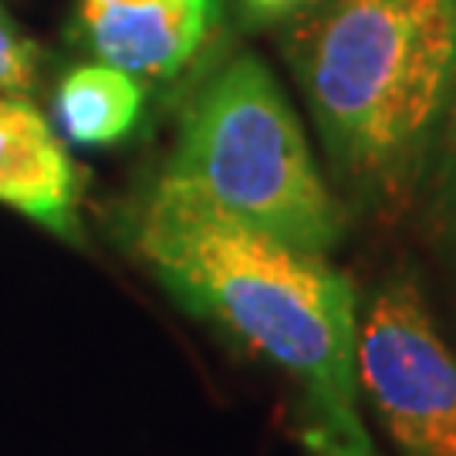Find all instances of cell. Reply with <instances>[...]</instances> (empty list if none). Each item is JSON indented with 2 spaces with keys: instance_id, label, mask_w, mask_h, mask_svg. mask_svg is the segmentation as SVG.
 Returning <instances> with one entry per match:
<instances>
[{
  "instance_id": "10",
  "label": "cell",
  "mask_w": 456,
  "mask_h": 456,
  "mask_svg": "<svg viewBox=\"0 0 456 456\" xmlns=\"http://www.w3.org/2000/svg\"><path fill=\"white\" fill-rule=\"evenodd\" d=\"M37 75V48L0 11V92H28Z\"/></svg>"
},
{
  "instance_id": "5",
  "label": "cell",
  "mask_w": 456,
  "mask_h": 456,
  "mask_svg": "<svg viewBox=\"0 0 456 456\" xmlns=\"http://www.w3.org/2000/svg\"><path fill=\"white\" fill-rule=\"evenodd\" d=\"M213 0H82V28L105 65L169 78L193 58Z\"/></svg>"
},
{
  "instance_id": "6",
  "label": "cell",
  "mask_w": 456,
  "mask_h": 456,
  "mask_svg": "<svg viewBox=\"0 0 456 456\" xmlns=\"http://www.w3.org/2000/svg\"><path fill=\"white\" fill-rule=\"evenodd\" d=\"M0 203L78 240V169L48 118L24 98H0Z\"/></svg>"
},
{
  "instance_id": "4",
  "label": "cell",
  "mask_w": 456,
  "mask_h": 456,
  "mask_svg": "<svg viewBox=\"0 0 456 456\" xmlns=\"http://www.w3.org/2000/svg\"><path fill=\"white\" fill-rule=\"evenodd\" d=\"M359 382L406 456H456V355L419 288L395 277L359 322Z\"/></svg>"
},
{
  "instance_id": "3",
  "label": "cell",
  "mask_w": 456,
  "mask_h": 456,
  "mask_svg": "<svg viewBox=\"0 0 456 456\" xmlns=\"http://www.w3.org/2000/svg\"><path fill=\"white\" fill-rule=\"evenodd\" d=\"M159 180L314 254L342 237V207L281 85L254 54L233 58L200 92Z\"/></svg>"
},
{
  "instance_id": "1",
  "label": "cell",
  "mask_w": 456,
  "mask_h": 456,
  "mask_svg": "<svg viewBox=\"0 0 456 456\" xmlns=\"http://www.w3.org/2000/svg\"><path fill=\"white\" fill-rule=\"evenodd\" d=\"M129 240L180 305L294 375L308 403L355 406V291L325 254L250 227L166 180L132 213Z\"/></svg>"
},
{
  "instance_id": "8",
  "label": "cell",
  "mask_w": 456,
  "mask_h": 456,
  "mask_svg": "<svg viewBox=\"0 0 456 456\" xmlns=\"http://www.w3.org/2000/svg\"><path fill=\"white\" fill-rule=\"evenodd\" d=\"M426 186H429V207L443 227L456 230V75L443 115L433 132V146L426 156Z\"/></svg>"
},
{
  "instance_id": "11",
  "label": "cell",
  "mask_w": 456,
  "mask_h": 456,
  "mask_svg": "<svg viewBox=\"0 0 456 456\" xmlns=\"http://www.w3.org/2000/svg\"><path fill=\"white\" fill-rule=\"evenodd\" d=\"M314 0H244V11L250 20H277V17H291L305 11Z\"/></svg>"
},
{
  "instance_id": "2",
  "label": "cell",
  "mask_w": 456,
  "mask_h": 456,
  "mask_svg": "<svg viewBox=\"0 0 456 456\" xmlns=\"http://www.w3.org/2000/svg\"><path fill=\"white\" fill-rule=\"evenodd\" d=\"M284 51L338 180L406 210L456 75V0H314Z\"/></svg>"
},
{
  "instance_id": "9",
  "label": "cell",
  "mask_w": 456,
  "mask_h": 456,
  "mask_svg": "<svg viewBox=\"0 0 456 456\" xmlns=\"http://www.w3.org/2000/svg\"><path fill=\"white\" fill-rule=\"evenodd\" d=\"M301 440L308 456H379L355 406L308 403V423Z\"/></svg>"
},
{
  "instance_id": "7",
  "label": "cell",
  "mask_w": 456,
  "mask_h": 456,
  "mask_svg": "<svg viewBox=\"0 0 456 456\" xmlns=\"http://www.w3.org/2000/svg\"><path fill=\"white\" fill-rule=\"evenodd\" d=\"M139 109H142V88L135 75L105 61L71 68L54 98L58 126L78 146L118 142L135 126Z\"/></svg>"
}]
</instances>
